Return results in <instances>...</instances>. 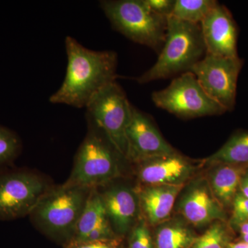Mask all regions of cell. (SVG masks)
Segmentation results:
<instances>
[{
  "mask_svg": "<svg viewBox=\"0 0 248 248\" xmlns=\"http://www.w3.org/2000/svg\"><path fill=\"white\" fill-rule=\"evenodd\" d=\"M65 46L68 58L66 76L49 101L54 104L86 108L101 90L116 81L117 54L90 50L70 36L66 37Z\"/></svg>",
  "mask_w": 248,
  "mask_h": 248,
  "instance_id": "1",
  "label": "cell"
},
{
  "mask_svg": "<svg viewBox=\"0 0 248 248\" xmlns=\"http://www.w3.org/2000/svg\"><path fill=\"white\" fill-rule=\"evenodd\" d=\"M206 54L200 24L184 22L169 16L164 45L156 63L138 81L146 84L190 71Z\"/></svg>",
  "mask_w": 248,
  "mask_h": 248,
  "instance_id": "2",
  "label": "cell"
},
{
  "mask_svg": "<svg viewBox=\"0 0 248 248\" xmlns=\"http://www.w3.org/2000/svg\"><path fill=\"white\" fill-rule=\"evenodd\" d=\"M100 6L115 30L134 42L161 51L168 17L153 12L145 0H104Z\"/></svg>",
  "mask_w": 248,
  "mask_h": 248,
  "instance_id": "3",
  "label": "cell"
},
{
  "mask_svg": "<svg viewBox=\"0 0 248 248\" xmlns=\"http://www.w3.org/2000/svg\"><path fill=\"white\" fill-rule=\"evenodd\" d=\"M133 108L117 81L101 90L86 107L91 122L106 135L119 154L126 159L127 129Z\"/></svg>",
  "mask_w": 248,
  "mask_h": 248,
  "instance_id": "4",
  "label": "cell"
},
{
  "mask_svg": "<svg viewBox=\"0 0 248 248\" xmlns=\"http://www.w3.org/2000/svg\"><path fill=\"white\" fill-rule=\"evenodd\" d=\"M91 124L93 128L80 146L74 170L65 186L89 189L120 175L116 155H120L106 135L103 138Z\"/></svg>",
  "mask_w": 248,
  "mask_h": 248,
  "instance_id": "5",
  "label": "cell"
},
{
  "mask_svg": "<svg viewBox=\"0 0 248 248\" xmlns=\"http://www.w3.org/2000/svg\"><path fill=\"white\" fill-rule=\"evenodd\" d=\"M152 99L156 107L183 118L221 115L227 112L209 97L191 72L182 73L166 89L155 91Z\"/></svg>",
  "mask_w": 248,
  "mask_h": 248,
  "instance_id": "6",
  "label": "cell"
},
{
  "mask_svg": "<svg viewBox=\"0 0 248 248\" xmlns=\"http://www.w3.org/2000/svg\"><path fill=\"white\" fill-rule=\"evenodd\" d=\"M244 60L205 54L191 68L202 89L226 111H232L236 104V89Z\"/></svg>",
  "mask_w": 248,
  "mask_h": 248,
  "instance_id": "7",
  "label": "cell"
},
{
  "mask_svg": "<svg viewBox=\"0 0 248 248\" xmlns=\"http://www.w3.org/2000/svg\"><path fill=\"white\" fill-rule=\"evenodd\" d=\"M87 190L64 185L48 192L32 212L35 221L54 234H63L76 229L88 198Z\"/></svg>",
  "mask_w": 248,
  "mask_h": 248,
  "instance_id": "8",
  "label": "cell"
},
{
  "mask_svg": "<svg viewBox=\"0 0 248 248\" xmlns=\"http://www.w3.org/2000/svg\"><path fill=\"white\" fill-rule=\"evenodd\" d=\"M41 178L17 171L0 174V219H16L35 210L46 195Z\"/></svg>",
  "mask_w": 248,
  "mask_h": 248,
  "instance_id": "9",
  "label": "cell"
},
{
  "mask_svg": "<svg viewBox=\"0 0 248 248\" xmlns=\"http://www.w3.org/2000/svg\"><path fill=\"white\" fill-rule=\"evenodd\" d=\"M126 138L127 159L134 162H144L177 153L163 138L149 117L135 107Z\"/></svg>",
  "mask_w": 248,
  "mask_h": 248,
  "instance_id": "10",
  "label": "cell"
},
{
  "mask_svg": "<svg viewBox=\"0 0 248 248\" xmlns=\"http://www.w3.org/2000/svg\"><path fill=\"white\" fill-rule=\"evenodd\" d=\"M206 54L237 58L239 29L231 11L217 1L200 24Z\"/></svg>",
  "mask_w": 248,
  "mask_h": 248,
  "instance_id": "11",
  "label": "cell"
},
{
  "mask_svg": "<svg viewBox=\"0 0 248 248\" xmlns=\"http://www.w3.org/2000/svg\"><path fill=\"white\" fill-rule=\"evenodd\" d=\"M141 164L139 177L147 186L184 184L195 170L192 163L178 153Z\"/></svg>",
  "mask_w": 248,
  "mask_h": 248,
  "instance_id": "12",
  "label": "cell"
},
{
  "mask_svg": "<svg viewBox=\"0 0 248 248\" xmlns=\"http://www.w3.org/2000/svg\"><path fill=\"white\" fill-rule=\"evenodd\" d=\"M181 210L186 219L196 226L226 218L222 205L205 184L195 186L188 192L182 201Z\"/></svg>",
  "mask_w": 248,
  "mask_h": 248,
  "instance_id": "13",
  "label": "cell"
},
{
  "mask_svg": "<svg viewBox=\"0 0 248 248\" xmlns=\"http://www.w3.org/2000/svg\"><path fill=\"white\" fill-rule=\"evenodd\" d=\"M181 185L146 186L140 194V202L151 224L162 223L170 216Z\"/></svg>",
  "mask_w": 248,
  "mask_h": 248,
  "instance_id": "14",
  "label": "cell"
},
{
  "mask_svg": "<svg viewBox=\"0 0 248 248\" xmlns=\"http://www.w3.org/2000/svg\"><path fill=\"white\" fill-rule=\"evenodd\" d=\"M108 217L119 231H128L136 219L138 202L136 196L126 187H114L102 196Z\"/></svg>",
  "mask_w": 248,
  "mask_h": 248,
  "instance_id": "15",
  "label": "cell"
},
{
  "mask_svg": "<svg viewBox=\"0 0 248 248\" xmlns=\"http://www.w3.org/2000/svg\"><path fill=\"white\" fill-rule=\"evenodd\" d=\"M217 166L211 178L212 192L221 205H228L238 193L241 179L248 166L231 164Z\"/></svg>",
  "mask_w": 248,
  "mask_h": 248,
  "instance_id": "16",
  "label": "cell"
},
{
  "mask_svg": "<svg viewBox=\"0 0 248 248\" xmlns=\"http://www.w3.org/2000/svg\"><path fill=\"white\" fill-rule=\"evenodd\" d=\"M205 164L248 166V131L239 132L231 137L215 154L207 158Z\"/></svg>",
  "mask_w": 248,
  "mask_h": 248,
  "instance_id": "17",
  "label": "cell"
},
{
  "mask_svg": "<svg viewBox=\"0 0 248 248\" xmlns=\"http://www.w3.org/2000/svg\"><path fill=\"white\" fill-rule=\"evenodd\" d=\"M107 221V212L102 196L93 190L86 200L75 229L78 242H84L91 231Z\"/></svg>",
  "mask_w": 248,
  "mask_h": 248,
  "instance_id": "18",
  "label": "cell"
},
{
  "mask_svg": "<svg viewBox=\"0 0 248 248\" xmlns=\"http://www.w3.org/2000/svg\"><path fill=\"white\" fill-rule=\"evenodd\" d=\"M217 3L215 0H175L170 16L184 22L200 24Z\"/></svg>",
  "mask_w": 248,
  "mask_h": 248,
  "instance_id": "19",
  "label": "cell"
},
{
  "mask_svg": "<svg viewBox=\"0 0 248 248\" xmlns=\"http://www.w3.org/2000/svg\"><path fill=\"white\" fill-rule=\"evenodd\" d=\"M193 236L188 229L182 225L163 227L156 236V248H186L192 245Z\"/></svg>",
  "mask_w": 248,
  "mask_h": 248,
  "instance_id": "20",
  "label": "cell"
},
{
  "mask_svg": "<svg viewBox=\"0 0 248 248\" xmlns=\"http://www.w3.org/2000/svg\"><path fill=\"white\" fill-rule=\"evenodd\" d=\"M21 148L17 135L9 129L0 125V166L16 159Z\"/></svg>",
  "mask_w": 248,
  "mask_h": 248,
  "instance_id": "21",
  "label": "cell"
},
{
  "mask_svg": "<svg viewBox=\"0 0 248 248\" xmlns=\"http://www.w3.org/2000/svg\"><path fill=\"white\" fill-rule=\"evenodd\" d=\"M226 240V229L221 223H216L203 235L194 239L192 248H223Z\"/></svg>",
  "mask_w": 248,
  "mask_h": 248,
  "instance_id": "22",
  "label": "cell"
},
{
  "mask_svg": "<svg viewBox=\"0 0 248 248\" xmlns=\"http://www.w3.org/2000/svg\"><path fill=\"white\" fill-rule=\"evenodd\" d=\"M231 224L240 226L248 221V199L239 192L233 200Z\"/></svg>",
  "mask_w": 248,
  "mask_h": 248,
  "instance_id": "23",
  "label": "cell"
},
{
  "mask_svg": "<svg viewBox=\"0 0 248 248\" xmlns=\"http://www.w3.org/2000/svg\"><path fill=\"white\" fill-rule=\"evenodd\" d=\"M129 248H153L151 234L144 222H140L134 228Z\"/></svg>",
  "mask_w": 248,
  "mask_h": 248,
  "instance_id": "24",
  "label": "cell"
},
{
  "mask_svg": "<svg viewBox=\"0 0 248 248\" xmlns=\"http://www.w3.org/2000/svg\"><path fill=\"white\" fill-rule=\"evenodd\" d=\"M113 236V232L111 229L108 220L99 225L97 228L88 234L84 242L91 241H107ZM83 243V242H82Z\"/></svg>",
  "mask_w": 248,
  "mask_h": 248,
  "instance_id": "25",
  "label": "cell"
},
{
  "mask_svg": "<svg viewBox=\"0 0 248 248\" xmlns=\"http://www.w3.org/2000/svg\"><path fill=\"white\" fill-rule=\"evenodd\" d=\"M174 1L175 0H145L153 12L166 17L172 14Z\"/></svg>",
  "mask_w": 248,
  "mask_h": 248,
  "instance_id": "26",
  "label": "cell"
},
{
  "mask_svg": "<svg viewBox=\"0 0 248 248\" xmlns=\"http://www.w3.org/2000/svg\"><path fill=\"white\" fill-rule=\"evenodd\" d=\"M76 248H112V246L107 241H91L80 243Z\"/></svg>",
  "mask_w": 248,
  "mask_h": 248,
  "instance_id": "27",
  "label": "cell"
},
{
  "mask_svg": "<svg viewBox=\"0 0 248 248\" xmlns=\"http://www.w3.org/2000/svg\"><path fill=\"white\" fill-rule=\"evenodd\" d=\"M239 191L244 197L248 199V169L241 179L239 186Z\"/></svg>",
  "mask_w": 248,
  "mask_h": 248,
  "instance_id": "28",
  "label": "cell"
},
{
  "mask_svg": "<svg viewBox=\"0 0 248 248\" xmlns=\"http://www.w3.org/2000/svg\"><path fill=\"white\" fill-rule=\"evenodd\" d=\"M229 248H248V244L244 241L236 243V244H229Z\"/></svg>",
  "mask_w": 248,
  "mask_h": 248,
  "instance_id": "29",
  "label": "cell"
},
{
  "mask_svg": "<svg viewBox=\"0 0 248 248\" xmlns=\"http://www.w3.org/2000/svg\"><path fill=\"white\" fill-rule=\"evenodd\" d=\"M242 239L244 240V242L248 243V234L242 235Z\"/></svg>",
  "mask_w": 248,
  "mask_h": 248,
  "instance_id": "30",
  "label": "cell"
}]
</instances>
